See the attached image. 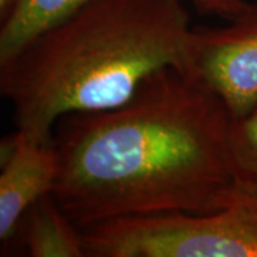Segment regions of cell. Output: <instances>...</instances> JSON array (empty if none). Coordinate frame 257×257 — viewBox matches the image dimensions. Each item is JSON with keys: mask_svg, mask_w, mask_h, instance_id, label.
<instances>
[{"mask_svg": "<svg viewBox=\"0 0 257 257\" xmlns=\"http://www.w3.org/2000/svg\"><path fill=\"white\" fill-rule=\"evenodd\" d=\"M229 153L240 187L257 193V109L239 119H231Z\"/></svg>", "mask_w": 257, "mask_h": 257, "instance_id": "8", "label": "cell"}, {"mask_svg": "<svg viewBox=\"0 0 257 257\" xmlns=\"http://www.w3.org/2000/svg\"><path fill=\"white\" fill-rule=\"evenodd\" d=\"M231 116L192 74L166 67L120 106L63 116L52 196L86 229L103 221L210 213L236 202Z\"/></svg>", "mask_w": 257, "mask_h": 257, "instance_id": "1", "label": "cell"}, {"mask_svg": "<svg viewBox=\"0 0 257 257\" xmlns=\"http://www.w3.org/2000/svg\"><path fill=\"white\" fill-rule=\"evenodd\" d=\"M193 3L200 13L213 15L226 22L237 18L250 5L246 0H193Z\"/></svg>", "mask_w": 257, "mask_h": 257, "instance_id": "9", "label": "cell"}, {"mask_svg": "<svg viewBox=\"0 0 257 257\" xmlns=\"http://www.w3.org/2000/svg\"><path fill=\"white\" fill-rule=\"evenodd\" d=\"M187 72L214 93L231 119L257 109V5L223 28L192 30Z\"/></svg>", "mask_w": 257, "mask_h": 257, "instance_id": "4", "label": "cell"}, {"mask_svg": "<svg viewBox=\"0 0 257 257\" xmlns=\"http://www.w3.org/2000/svg\"><path fill=\"white\" fill-rule=\"evenodd\" d=\"M57 155L50 142H36L15 130L2 143L0 169V243L16 239L25 214L43 196L53 192Z\"/></svg>", "mask_w": 257, "mask_h": 257, "instance_id": "5", "label": "cell"}, {"mask_svg": "<svg viewBox=\"0 0 257 257\" xmlns=\"http://www.w3.org/2000/svg\"><path fill=\"white\" fill-rule=\"evenodd\" d=\"M15 0H0V16H5L8 13V10L12 8Z\"/></svg>", "mask_w": 257, "mask_h": 257, "instance_id": "10", "label": "cell"}, {"mask_svg": "<svg viewBox=\"0 0 257 257\" xmlns=\"http://www.w3.org/2000/svg\"><path fill=\"white\" fill-rule=\"evenodd\" d=\"M87 257H257V193L210 213H165L83 229Z\"/></svg>", "mask_w": 257, "mask_h": 257, "instance_id": "3", "label": "cell"}, {"mask_svg": "<svg viewBox=\"0 0 257 257\" xmlns=\"http://www.w3.org/2000/svg\"><path fill=\"white\" fill-rule=\"evenodd\" d=\"M183 0H90L0 63L16 130L50 142L63 116L128 100L166 67L187 72Z\"/></svg>", "mask_w": 257, "mask_h": 257, "instance_id": "2", "label": "cell"}, {"mask_svg": "<svg viewBox=\"0 0 257 257\" xmlns=\"http://www.w3.org/2000/svg\"><path fill=\"white\" fill-rule=\"evenodd\" d=\"M90 0H15L2 16L0 63L8 62L39 33L63 20Z\"/></svg>", "mask_w": 257, "mask_h": 257, "instance_id": "7", "label": "cell"}, {"mask_svg": "<svg viewBox=\"0 0 257 257\" xmlns=\"http://www.w3.org/2000/svg\"><path fill=\"white\" fill-rule=\"evenodd\" d=\"M18 234L30 257H87L83 230L62 210L52 193L29 209Z\"/></svg>", "mask_w": 257, "mask_h": 257, "instance_id": "6", "label": "cell"}]
</instances>
